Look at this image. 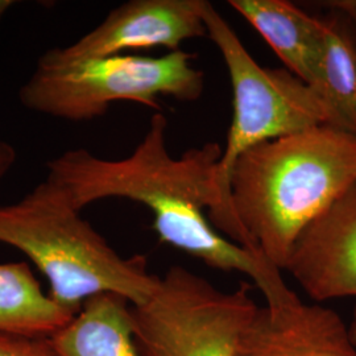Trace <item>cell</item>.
Masks as SVG:
<instances>
[{
  "label": "cell",
  "mask_w": 356,
  "mask_h": 356,
  "mask_svg": "<svg viewBox=\"0 0 356 356\" xmlns=\"http://www.w3.org/2000/svg\"><path fill=\"white\" fill-rule=\"evenodd\" d=\"M166 128L164 114L156 113L127 157L110 160L85 148L69 149L47 163V177L63 184L81 211L108 198L145 206L161 242L209 267L247 276L263 293L266 305L291 301L297 294L279 268L219 232L222 204L216 178L223 148L206 143L173 157L166 147Z\"/></svg>",
  "instance_id": "1"
},
{
  "label": "cell",
  "mask_w": 356,
  "mask_h": 356,
  "mask_svg": "<svg viewBox=\"0 0 356 356\" xmlns=\"http://www.w3.org/2000/svg\"><path fill=\"white\" fill-rule=\"evenodd\" d=\"M355 182V135L318 126L242 154L229 201L250 250L285 270L306 227Z\"/></svg>",
  "instance_id": "2"
},
{
  "label": "cell",
  "mask_w": 356,
  "mask_h": 356,
  "mask_svg": "<svg viewBox=\"0 0 356 356\" xmlns=\"http://www.w3.org/2000/svg\"><path fill=\"white\" fill-rule=\"evenodd\" d=\"M81 213L64 185L47 177L19 201L0 204V243L26 254L49 282L48 294L74 314L102 293L131 305L147 301L160 281L147 259L118 254Z\"/></svg>",
  "instance_id": "3"
},
{
  "label": "cell",
  "mask_w": 356,
  "mask_h": 356,
  "mask_svg": "<svg viewBox=\"0 0 356 356\" xmlns=\"http://www.w3.org/2000/svg\"><path fill=\"white\" fill-rule=\"evenodd\" d=\"M204 19L207 38L220 51L232 88V120L216 168V191L222 204L219 232L250 250L229 201V177L235 163L264 141L326 126L327 114L316 91L286 67L257 64L232 26L209 1Z\"/></svg>",
  "instance_id": "4"
},
{
  "label": "cell",
  "mask_w": 356,
  "mask_h": 356,
  "mask_svg": "<svg viewBox=\"0 0 356 356\" xmlns=\"http://www.w3.org/2000/svg\"><path fill=\"white\" fill-rule=\"evenodd\" d=\"M188 51L160 57L116 54L61 66H40L19 89L26 110L67 122H88L107 113L115 102L140 103L160 108L170 97L197 101L204 89V74Z\"/></svg>",
  "instance_id": "5"
},
{
  "label": "cell",
  "mask_w": 356,
  "mask_h": 356,
  "mask_svg": "<svg viewBox=\"0 0 356 356\" xmlns=\"http://www.w3.org/2000/svg\"><path fill=\"white\" fill-rule=\"evenodd\" d=\"M242 282L222 291L189 269L172 267L140 305L131 306L143 356H239L243 334L259 310Z\"/></svg>",
  "instance_id": "6"
},
{
  "label": "cell",
  "mask_w": 356,
  "mask_h": 356,
  "mask_svg": "<svg viewBox=\"0 0 356 356\" xmlns=\"http://www.w3.org/2000/svg\"><path fill=\"white\" fill-rule=\"evenodd\" d=\"M204 6L206 0H129L73 44L42 53L36 65L61 66L154 47L179 51L185 41L207 36Z\"/></svg>",
  "instance_id": "7"
},
{
  "label": "cell",
  "mask_w": 356,
  "mask_h": 356,
  "mask_svg": "<svg viewBox=\"0 0 356 356\" xmlns=\"http://www.w3.org/2000/svg\"><path fill=\"white\" fill-rule=\"evenodd\" d=\"M285 270L317 304L356 298V182L306 227Z\"/></svg>",
  "instance_id": "8"
},
{
  "label": "cell",
  "mask_w": 356,
  "mask_h": 356,
  "mask_svg": "<svg viewBox=\"0 0 356 356\" xmlns=\"http://www.w3.org/2000/svg\"><path fill=\"white\" fill-rule=\"evenodd\" d=\"M239 356H356V344L335 310L296 296L259 307L243 334Z\"/></svg>",
  "instance_id": "9"
},
{
  "label": "cell",
  "mask_w": 356,
  "mask_h": 356,
  "mask_svg": "<svg viewBox=\"0 0 356 356\" xmlns=\"http://www.w3.org/2000/svg\"><path fill=\"white\" fill-rule=\"evenodd\" d=\"M280 57L286 69L313 83L325 40V23L286 0H229Z\"/></svg>",
  "instance_id": "10"
},
{
  "label": "cell",
  "mask_w": 356,
  "mask_h": 356,
  "mask_svg": "<svg viewBox=\"0 0 356 356\" xmlns=\"http://www.w3.org/2000/svg\"><path fill=\"white\" fill-rule=\"evenodd\" d=\"M131 304L114 293L85 301L81 310L51 337L58 356H143L134 337Z\"/></svg>",
  "instance_id": "11"
},
{
  "label": "cell",
  "mask_w": 356,
  "mask_h": 356,
  "mask_svg": "<svg viewBox=\"0 0 356 356\" xmlns=\"http://www.w3.org/2000/svg\"><path fill=\"white\" fill-rule=\"evenodd\" d=\"M325 40L310 88L327 114L329 127L356 136V33L339 13L323 17Z\"/></svg>",
  "instance_id": "12"
},
{
  "label": "cell",
  "mask_w": 356,
  "mask_h": 356,
  "mask_svg": "<svg viewBox=\"0 0 356 356\" xmlns=\"http://www.w3.org/2000/svg\"><path fill=\"white\" fill-rule=\"evenodd\" d=\"M74 316L42 291L26 263L0 264V331L51 338Z\"/></svg>",
  "instance_id": "13"
},
{
  "label": "cell",
  "mask_w": 356,
  "mask_h": 356,
  "mask_svg": "<svg viewBox=\"0 0 356 356\" xmlns=\"http://www.w3.org/2000/svg\"><path fill=\"white\" fill-rule=\"evenodd\" d=\"M0 356H58L51 338L0 331Z\"/></svg>",
  "instance_id": "14"
},
{
  "label": "cell",
  "mask_w": 356,
  "mask_h": 356,
  "mask_svg": "<svg viewBox=\"0 0 356 356\" xmlns=\"http://www.w3.org/2000/svg\"><path fill=\"white\" fill-rule=\"evenodd\" d=\"M332 13H339L348 20L356 33V0H327L319 3Z\"/></svg>",
  "instance_id": "15"
},
{
  "label": "cell",
  "mask_w": 356,
  "mask_h": 356,
  "mask_svg": "<svg viewBox=\"0 0 356 356\" xmlns=\"http://www.w3.org/2000/svg\"><path fill=\"white\" fill-rule=\"evenodd\" d=\"M17 159V152L11 143L0 140V181L13 169Z\"/></svg>",
  "instance_id": "16"
},
{
  "label": "cell",
  "mask_w": 356,
  "mask_h": 356,
  "mask_svg": "<svg viewBox=\"0 0 356 356\" xmlns=\"http://www.w3.org/2000/svg\"><path fill=\"white\" fill-rule=\"evenodd\" d=\"M17 4L19 1H15V0H0V23L3 22L7 13Z\"/></svg>",
  "instance_id": "17"
},
{
  "label": "cell",
  "mask_w": 356,
  "mask_h": 356,
  "mask_svg": "<svg viewBox=\"0 0 356 356\" xmlns=\"http://www.w3.org/2000/svg\"><path fill=\"white\" fill-rule=\"evenodd\" d=\"M348 329H350V334H351V338H353L354 343L356 344V306L355 310H354V314H353V319H351V322L348 323Z\"/></svg>",
  "instance_id": "18"
}]
</instances>
